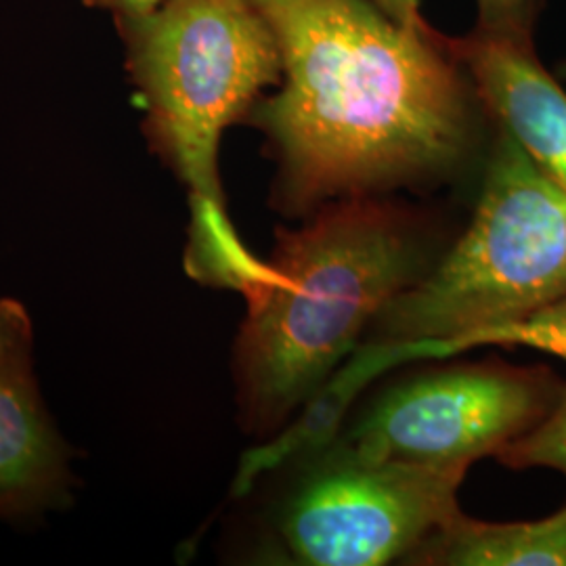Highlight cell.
Listing matches in <instances>:
<instances>
[{
    "label": "cell",
    "instance_id": "cell-1",
    "mask_svg": "<svg viewBox=\"0 0 566 566\" xmlns=\"http://www.w3.org/2000/svg\"><path fill=\"white\" fill-rule=\"evenodd\" d=\"M275 34L282 88L252 105L277 163L273 208L451 181L493 118L446 34L411 30L374 0H250Z\"/></svg>",
    "mask_w": 566,
    "mask_h": 566
},
{
    "label": "cell",
    "instance_id": "cell-2",
    "mask_svg": "<svg viewBox=\"0 0 566 566\" xmlns=\"http://www.w3.org/2000/svg\"><path fill=\"white\" fill-rule=\"evenodd\" d=\"M277 231L263 287L245 298L233 371L245 430H275L359 348L386 304L434 266L424 223L378 198L324 203Z\"/></svg>",
    "mask_w": 566,
    "mask_h": 566
},
{
    "label": "cell",
    "instance_id": "cell-3",
    "mask_svg": "<svg viewBox=\"0 0 566 566\" xmlns=\"http://www.w3.org/2000/svg\"><path fill=\"white\" fill-rule=\"evenodd\" d=\"M116 28L145 109V139L187 189L185 269L203 285L250 298L269 263L243 245L227 214L219 151L224 130L282 82L275 34L250 0H163Z\"/></svg>",
    "mask_w": 566,
    "mask_h": 566
},
{
    "label": "cell",
    "instance_id": "cell-4",
    "mask_svg": "<svg viewBox=\"0 0 566 566\" xmlns=\"http://www.w3.org/2000/svg\"><path fill=\"white\" fill-rule=\"evenodd\" d=\"M566 296V191L495 122L472 223L386 304L369 343H439L449 355Z\"/></svg>",
    "mask_w": 566,
    "mask_h": 566
},
{
    "label": "cell",
    "instance_id": "cell-5",
    "mask_svg": "<svg viewBox=\"0 0 566 566\" xmlns=\"http://www.w3.org/2000/svg\"><path fill=\"white\" fill-rule=\"evenodd\" d=\"M296 462H306L304 472L269 526L283 556L308 566L405 560L460 512L458 489L470 468L374 460L343 441Z\"/></svg>",
    "mask_w": 566,
    "mask_h": 566
},
{
    "label": "cell",
    "instance_id": "cell-6",
    "mask_svg": "<svg viewBox=\"0 0 566 566\" xmlns=\"http://www.w3.org/2000/svg\"><path fill=\"white\" fill-rule=\"evenodd\" d=\"M563 386L547 367L441 369L386 392L343 443L374 460L470 465L539 424Z\"/></svg>",
    "mask_w": 566,
    "mask_h": 566
},
{
    "label": "cell",
    "instance_id": "cell-7",
    "mask_svg": "<svg viewBox=\"0 0 566 566\" xmlns=\"http://www.w3.org/2000/svg\"><path fill=\"white\" fill-rule=\"evenodd\" d=\"M23 304L0 301V518L30 521L72 504V449L42 403Z\"/></svg>",
    "mask_w": 566,
    "mask_h": 566
},
{
    "label": "cell",
    "instance_id": "cell-8",
    "mask_svg": "<svg viewBox=\"0 0 566 566\" xmlns=\"http://www.w3.org/2000/svg\"><path fill=\"white\" fill-rule=\"evenodd\" d=\"M462 61L489 114L566 191V93L539 63L533 44L502 41L481 32L446 36Z\"/></svg>",
    "mask_w": 566,
    "mask_h": 566
},
{
    "label": "cell",
    "instance_id": "cell-9",
    "mask_svg": "<svg viewBox=\"0 0 566 566\" xmlns=\"http://www.w3.org/2000/svg\"><path fill=\"white\" fill-rule=\"evenodd\" d=\"M449 357L446 344L439 343H365L338 367L324 385L306 401L303 416L292 426L264 443L254 447L242 458L233 483V497H243L261 479L277 472L283 465L303 460L336 441L338 428L348 413L355 397L376 376L395 365L418 359Z\"/></svg>",
    "mask_w": 566,
    "mask_h": 566
},
{
    "label": "cell",
    "instance_id": "cell-10",
    "mask_svg": "<svg viewBox=\"0 0 566 566\" xmlns=\"http://www.w3.org/2000/svg\"><path fill=\"white\" fill-rule=\"evenodd\" d=\"M403 563L439 566H566V506L542 521L481 523L458 512Z\"/></svg>",
    "mask_w": 566,
    "mask_h": 566
},
{
    "label": "cell",
    "instance_id": "cell-11",
    "mask_svg": "<svg viewBox=\"0 0 566 566\" xmlns=\"http://www.w3.org/2000/svg\"><path fill=\"white\" fill-rule=\"evenodd\" d=\"M495 458L512 470L552 468L566 476V385L546 418Z\"/></svg>",
    "mask_w": 566,
    "mask_h": 566
},
{
    "label": "cell",
    "instance_id": "cell-12",
    "mask_svg": "<svg viewBox=\"0 0 566 566\" xmlns=\"http://www.w3.org/2000/svg\"><path fill=\"white\" fill-rule=\"evenodd\" d=\"M481 344H504V346H528L566 361V296L533 313L518 324L500 327L486 334Z\"/></svg>",
    "mask_w": 566,
    "mask_h": 566
},
{
    "label": "cell",
    "instance_id": "cell-13",
    "mask_svg": "<svg viewBox=\"0 0 566 566\" xmlns=\"http://www.w3.org/2000/svg\"><path fill=\"white\" fill-rule=\"evenodd\" d=\"M476 32L502 41L533 44L535 21L544 9V0H476Z\"/></svg>",
    "mask_w": 566,
    "mask_h": 566
},
{
    "label": "cell",
    "instance_id": "cell-14",
    "mask_svg": "<svg viewBox=\"0 0 566 566\" xmlns=\"http://www.w3.org/2000/svg\"><path fill=\"white\" fill-rule=\"evenodd\" d=\"M84 4L103 9L112 13L116 23H122V21L137 20L151 13L158 4H163V0H84Z\"/></svg>",
    "mask_w": 566,
    "mask_h": 566
},
{
    "label": "cell",
    "instance_id": "cell-15",
    "mask_svg": "<svg viewBox=\"0 0 566 566\" xmlns=\"http://www.w3.org/2000/svg\"><path fill=\"white\" fill-rule=\"evenodd\" d=\"M374 2L405 28H411V30H428L430 28L422 18L420 0H374Z\"/></svg>",
    "mask_w": 566,
    "mask_h": 566
},
{
    "label": "cell",
    "instance_id": "cell-16",
    "mask_svg": "<svg viewBox=\"0 0 566 566\" xmlns=\"http://www.w3.org/2000/svg\"><path fill=\"white\" fill-rule=\"evenodd\" d=\"M560 74H563V76L566 78V61L563 63V67H560Z\"/></svg>",
    "mask_w": 566,
    "mask_h": 566
}]
</instances>
